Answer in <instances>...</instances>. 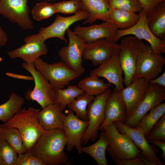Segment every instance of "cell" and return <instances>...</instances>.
Wrapping results in <instances>:
<instances>
[{
  "label": "cell",
  "instance_id": "8d00e7d4",
  "mask_svg": "<svg viewBox=\"0 0 165 165\" xmlns=\"http://www.w3.org/2000/svg\"><path fill=\"white\" fill-rule=\"evenodd\" d=\"M146 139L165 141V114L153 126Z\"/></svg>",
  "mask_w": 165,
  "mask_h": 165
},
{
  "label": "cell",
  "instance_id": "ba28073f",
  "mask_svg": "<svg viewBox=\"0 0 165 165\" xmlns=\"http://www.w3.org/2000/svg\"><path fill=\"white\" fill-rule=\"evenodd\" d=\"M165 64L161 54L153 53L150 45L144 44L138 57L135 78H143L148 82L157 77Z\"/></svg>",
  "mask_w": 165,
  "mask_h": 165
},
{
  "label": "cell",
  "instance_id": "d6986e66",
  "mask_svg": "<svg viewBox=\"0 0 165 165\" xmlns=\"http://www.w3.org/2000/svg\"><path fill=\"white\" fill-rule=\"evenodd\" d=\"M119 54L113 55L99 65L98 67L91 71L89 75L106 79L109 82L113 84L120 92L124 87L122 78L123 72L119 61Z\"/></svg>",
  "mask_w": 165,
  "mask_h": 165
},
{
  "label": "cell",
  "instance_id": "83f0119b",
  "mask_svg": "<svg viewBox=\"0 0 165 165\" xmlns=\"http://www.w3.org/2000/svg\"><path fill=\"white\" fill-rule=\"evenodd\" d=\"M24 101V98L12 93L9 99L0 105V120L3 123L9 121L22 109Z\"/></svg>",
  "mask_w": 165,
  "mask_h": 165
},
{
  "label": "cell",
  "instance_id": "277c9868",
  "mask_svg": "<svg viewBox=\"0 0 165 165\" xmlns=\"http://www.w3.org/2000/svg\"><path fill=\"white\" fill-rule=\"evenodd\" d=\"M144 44L141 40L135 37L121 39L119 57L124 75L123 82L126 87L135 79L138 57Z\"/></svg>",
  "mask_w": 165,
  "mask_h": 165
},
{
  "label": "cell",
  "instance_id": "f546056e",
  "mask_svg": "<svg viewBox=\"0 0 165 165\" xmlns=\"http://www.w3.org/2000/svg\"><path fill=\"white\" fill-rule=\"evenodd\" d=\"M56 104L60 106L62 112L67 105L84 92L76 85H69L66 89H55Z\"/></svg>",
  "mask_w": 165,
  "mask_h": 165
},
{
  "label": "cell",
  "instance_id": "484cf974",
  "mask_svg": "<svg viewBox=\"0 0 165 165\" xmlns=\"http://www.w3.org/2000/svg\"><path fill=\"white\" fill-rule=\"evenodd\" d=\"M107 143L106 132L103 130L100 134L98 141L92 145L82 146L81 150L89 155L98 165H107L106 157V150Z\"/></svg>",
  "mask_w": 165,
  "mask_h": 165
},
{
  "label": "cell",
  "instance_id": "d4e9b609",
  "mask_svg": "<svg viewBox=\"0 0 165 165\" xmlns=\"http://www.w3.org/2000/svg\"><path fill=\"white\" fill-rule=\"evenodd\" d=\"M140 18L139 14L119 9L111 8L109 13V19L118 28L125 30L135 25Z\"/></svg>",
  "mask_w": 165,
  "mask_h": 165
},
{
  "label": "cell",
  "instance_id": "9c48e42d",
  "mask_svg": "<svg viewBox=\"0 0 165 165\" xmlns=\"http://www.w3.org/2000/svg\"><path fill=\"white\" fill-rule=\"evenodd\" d=\"M139 20L133 27L125 30L118 29L115 35L114 41L116 42L122 37L128 35H135L139 39H144L149 44L152 52L155 54L165 52V38L160 39L156 38L149 28L146 20V13L143 9L139 12Z\"/></svg>",
  "mask_w": 165,
  "mask_h": 165
},
{
  "label": "cell",
  "instance_id": "7402d4cb",
  "mask_svg": "<svg viewBox=\"0 0 165 165\" xmlns=\"http://www.w3.org/2000/svg\"><path fill=\"white\" fill-rule=\"evenodd\" d=\"M38 112L39 123L45 130L59 129L64 131L62 112L57 104L49 105Z\"/></svg>",
  "mask_w": 165,
  "mask_h": 165
},
{
  "label": "cell",
  "instance_id": "e575fe53",
  "mask_svg": "<svg viewBox=\"0 0 165 165\" xmlns=\"http://www.w3.org/2000/svg\"><path fill=\"white\" fill-rule=\"evenodd\" d=\"M53 4L56 13L69 14H75L80 10H85L82 0H64Z\"/></svg>",
  "mask_w": 165,
  "mask_h": 165
},
{
  "label": "cell",
  "instance_id": "7dc6e473",
  "mask_svg": "<svg viewBox=\"0 0 165 165\" xmlns=\"http://www.w3.org/2000/svg\"><path fill=\"white\" fill-rule=\"evenodd\" d=\"M163 0V1H165V0Z\"/></svg>",
  "mask_w": 165,
  "mask_h": 165
},
{
  "label": "cell",
  "instance_id": "4dcf8cb0",
  "mask_svg": "<svg viewBox=\"0 0 165 165\" xmlns=\"http://www.w3.org/2000/svg\"><path fill=\"white\" fill-rule=\"evenodd\" d=\"M95 98L94 96L85 93L77 97L72 102L68 104V108L75 112V115L84 121H88L86 107Z\"/></svg>",
  "mask_w": 165,
  "mask_h": 165
},
{
  "label": "cell",
  "instance_id": "9a60e30c",
  "mask_svg": "<svg viewBox=\"0 0 165 165\" xmlns=\"http://www.w3.org/2000/svg\"><path fill=\"white\" fill-rule=\"evenodd\" d=\"M165 100V87L149 84L145 96L133 114L123 123L134 127L141 117Z\"/></svg>",
  "mask_w": 165,
  "mask_h": 165
},
{
  "label": "cell",
  "instance_id": "603a6c76",
  "mask_svg": "<svg viewBox=\"0 0 165 165\" xmlns=\"http://www.w3.org/2000/svg\"><path fill=\"white\" fill-rule=\"evenodd\" d=\"M148 26L158 38H165V2L163 1L146 13Z\"/></svg>",
  "mask_w": 165,
  "mask_h": 165
},
{
  "label": "cell",
  "instance_id": "52a82bcc",
  "mask_svg": "<svg viewBox=\"0 0 165 165\" xmlns=\"http://www.w3.org/2000/svg\"><path fill=\"white\" fill-rule=\"evenodd\" d=\"M111 92L109 88L104 93L96 96L88 105L86 113L88 124L81 140L85 145L90 140L94 141L98 138L99 130L105 119V110L107 99Z\"/></svg>",
  "mask_w": 165,
  "mask_h": 165
},
{
  "label": "cell",
  "instance_id": "e0dca14e",
  "mask_svg": "<svg viewBox=\"0 0 165 165\" xmlns=\"http://www.w3.org/2000/svg\"><path fill=\"white\" fill-rule=\"evenodd\" d=\"M90 14L86 10H80L73 16L65 17L57 15L53 23L46 27L40 28L39 33L45 41L52 38H57L60 40L67 42L64 33L72 24L82 20H86Z\"/></svg>",
  "mask_w": 165,
  "mask_h": 165
},
{
  "label": "cell",
  "instance_id": "74e56055",
  "mask_svg": "<svg viewBox=\"0 0 165 165\" xmlns=\"http://www.w3.org/2000/svg\"><path fill=\"white\" fill-rule=\"evenodd\" d=\"M18 155L15 165H45L41 160L33 156L30 150Z\"/></svg>",
  "mask_w": 165,
  "mask_h": 165
},
{
  "label": "cell",
  "instance_id": "30bf717a",
  "mask_svg": "<svg viewBox=\"0 0 165 165\" xmlns=\"http://www.w3.org/2000/svg\"><path fill=\"white\" fill-rule=\"evenodd\" d=\"M69 38L68 46L62 47L58 55L62 61L76 72L79 76L85 71L82 64V54L86 42L68 28L67 30Z\"/></svg>",
  "mask_w": 165,
  "mask_h": 165
},
{
  "label": "cell",
  "instance_id": "8992f818",
  "mask_svg": "<svg viewBox=\"0 0 165 165\" xmlns=\"http://www.w3.org/2000/svg\"><path fill=\"white\" fill-rule=\"evenodd\" d=\"M35 68L48 79L55 89H64L79 76L62 61L49 64L40 57L33 63Z\"/></svg>",
  "mask_w": 165,
  "mask_h": 165
},
{
  "label": "cell",
  "instance_id": "ac0fdd59",
  "mask_svg": "<svg viewBox=\"0 0 165 165\" xmlns=\"http://www.w3.org/2000/svg\"><path fill=\"white\" fill-rule=\"evenodd\" d=\"M149 85L148 81L144 78H135L130 84L120 92L126 106L127 120L133 114L142 101Z\"/></svg>",
  "mask_w": 165,
  "mask_h": 165
},
{
  "label": "cell",
  "instance_id": "cb8c5ba5",
  "mask_svg": "<svg viewBox=\"0 0 165 165\" xmlns=\"http://www.w3.org/2000/svg\"><path fill=\"white\" fill-rule=\"evenodd\" d=\"M84 9L88 11L90 16L83 22L84 24H92L97 20L104 21L109 20V13L111 8L107 0H82Z\"/></svg>",
  "mask_w": 165,
  "mask_h": 165
},
{
  "label": "cell",
  "instance_id": "2e32d148",
  "mask_svg": "<svg viewBox=\"0 0 165 165\" xmlns=\"http://www.w3.org/2000/svg\"><path fill=\"white\" fill-rule=\"evenodd\" d=\"M118 130L126 134L131 138L136 146L140 150V154L155 165H163L157 156L158 149L152 145H150L143 134L136 127H129L120 121L114 122Z\"/></svg>",
  "mask_w": 165,
  "mask_h": 165
},
{
  "label": "cell",
  "instance_id": "4fadbf2b",
  "mask_svg": "<svg viewBox=\"0 0 165 165\" xmlns=\"http://www.w3.org/2000/svg\"><path fill=\"white\" fill-rule=\"evenodd\" d=\"M119 45L106 38L86 43L82 59L90 61L94 66L99 65L112 57L119 54Z\"/></svg>",
  "mask_w": 165,
  "mask_h": 165
},
{
  "label": "cell",
  "instance_id": "7c38bea8",
  "mask_svg": "<svg viewBox=\"0 0 165 165\" xmlns=\"http://www.w3.org/2000/svg\"><path fill=\"white\" fill-rule=\"evenodd\" d=\"M62 116L64 131L67 139L66 150L70 152L75 147L79 154H82L81 140L87 127L88 121L80 119L70 109L68 111L67 116L63 113Z\"/></svg>",
  "mask_w": 165,
  "mask_h": 165
},
{
  "label": "cell",
  "instance_id": "7a4b0ae2",
  "mask_svg": "<svg viewBox=\"0 0 165 165\" xmlns=\"http://www.w3.org/2000/svg\"><path fill=\"white\" fill-rule=\"evenodd\" d=\"M40 109L30 107L16 113L9 121L0 124V127L14 128L20 133L25 152L30 150L45 131L40 125L37 114Z\"/></svg>",
  "mask_w": 165,
  "mask_h": 165
},
{
  "label": "cell",
  "instance_id": "b9f144b4",
  "mask_svg": "<svg viewBox=\"0 0 165 165\" xmlns=\"http://www.w3.org/2000/svg\"><path fill=\"white\" fill-rule=\"evenodd\" d=\"M149 143L154 144L158 146L161 150V157L163 160L165 159V141H158L147 140Z\"/></svg>",
  "mask_w": 165,
  "mask_h": 165
},
{
  "label": "cell",
  "instance_id": "1f68e13d",
  "mask_svg": "<svg viewBox=\"0 0 165 165\" xmlns=\"http://www.w3.org/2000/svg\"><path fill=\"white\" fill-rule=\"evenodd\" d=\"M1 135L18 154L25 152L22 136L16 128L0 127Z\"/></svg>",
  "mask_w": 165,
  "mask_h": 165
},
{
  "label": "cell",
  "instance_id": "7bdbcfd3",
  "mask_svg": "<svg viewBox=\"0 0 165 165\" xmlns=\"http://www.w3.org/2000/svg\"><path fill=\"white\" fill-rule=\"evenodd\" d=\"M8 40V36L5 31L0 26V48L4 46Z\"/></svg>",
  "mask_w": 165,
  "mask_h": 165
},
{
  "label": "cell",
  "instance_id": "f35d334b",
  "mask_svg": "<svg viewBox=\"0 0 165 165\" xmlns=\"http://www.w3.org/2000/svg\"><path fill=\"white\" fill-rule=\"evenodd\" d=\"M114 162L116 165H143L139 155L136 158L121 160Z\"/></svg>",
  "mask_w": 165,
  "mask_h": 165
},
{
  "label": "cell",
  "instance_id": "8fae6325",
  "mask_svg": "<svg viewBox=\"0 0 165 165\" xmlns=\"http://www.w3.org/2000/svg\"><path fill=\"white\" fill-rule=\"evenodd\" d=\"M28 0H0V14L23 30L34 28L29 17Z\"/></svg>",
  "mask_w": 165,
  "mask_h": 165
},
{
  "label": "cell",
  "instance_id": "d6a6232c",
  "mask_svg": "<svg viewBox=\"0 0 165 165\" xmlns=\"http://www.w3.org/2000/svg\"><path fill=\"white\" fill-rule=\"evenodd\" d=\"M18 154L0 135V165H15Z\"/></svg>",
  "mask_w": 165,
  "mask_h": 165
},
{
  "label": "cell",
  "instance_id": "4316f807",
  "mask_svg": "<svg viewBox=\"0 0 165 165\" xmlns=\"http://www.w3.org/2000/svg\"><path fill=\"white\" fill-rule=\"evenodd\" d=\"M149 111L141 117L134 127L141 131L146 138L154 125L165 114V103L160 104Z\"/></svg>",
  "mask_w": 165,
  "mask_h": 165
},
{
  "label": "cell",
  "instance_id": "6da1fadb",
  "mask_svg": "<svg viewBox=\"0 0 165 165\" xmlns=\"http://www.w3.org/2000/svg\"><path fill=\"white\" fill-rule=\"evenodd\" d=\"M66 143L63 130H45L30 150L45 165L68 164L70 161L64 152Z\"/></svg>",
  "mask_w": 165,
  "mask_h": 165
},
{
  "label": "cell",
  "instance_id": "836d02e7",
  "mask_svg": "<svg viewBox=\"0 0 165 165\" xmlns=\"http://www.w3.org/2000/svg\"><path fill=\"white\" fill-rule=\"evenodd\" d=\"M55 13V9L53 4L46 2L36 4L31 10L33 18L37 21L47 19Z\"/></svg>",
  "mask_w": 165,
  "mask_h": 165
},
{
  "label": "cell",
  "instance_id": "5b68a950",
  "mask_svg": "<svg viewBox=\"0 0 165 165\" xmlns=\"http://www.w3.org/2000/svg\"><path fill=\"white\" fill-rule=\"evenodd\" d=\"M21 66L31 75L35 82L34 88L26 91V99L36 101L42 108L49 105L56 104L55 88L45 77L35 68L33 64L24 62Z\"/></svg>",
  "mask_w": 165,
  "mask_h": 165
},
{
  "label": "cell",
  "instance_id": "d590c367",
  "mask_svg": "<svg viewBox=\"0 0 165 165\" xmlns=\"http://www.w3.org/2000/svg\"><path fill=\"white\" fill-rule=\"evenodd\" d=\"M111 8L119 9L135 13L143 9L138 0H107Z\"/></svg>",
  "mask_w": 165,
  "mask_h": 165
},
{
  "label": "cell",
  "instance_id": "f6af8a7d",
  "mask_svg": "<svg viewBox=\"0 0 165 165\" xmlns=\"http://www.w3.org/2000/svg\"><path fill=\"white\" fill-rule=\"evenodd\" d=\"M139 156L141 159V160L143 164V165H155L154 164L143 157L140 154V153L139 154Z\"/></svg>",
  "mask_w": 165,
  "mask_h": 165
},
{
  "label": "cell",
  "instance_id": "44dd1931",
  "mask_svg": "<svg viewBox=\"0 0 165 165\" xmlns=\"http://www.w3.org/2000/svg\"><path fill=\"white\" fill-rule=\"evenodd\" d=\"M127 119L126 107L120 92L115 87L106 101L105 119L100 130H104L108 124L116 121L125 122Z\"/></svg>",
  "mask_w": 165,
  "mask_h": 165
},
{
  "label": "cell",
  "instance_id": "60d3db41",
  "mask_svg": "<svg viewBox=\"0 0 165 165\" xmlns=\"http://www.w3.org/2000/svg\"><path fill=\"white\" fill-rule=\"evenodd\" d=\"M149 84H156L165 87V72L159 77L148 81Z\"/></svg>",
  "mask_w": 165,
  "mask_h": 165
},
{
  "label": "cell",
  "instance_id": "3957f363",
  "mask_svg": "<svg viewBox=\"0 0 165 165\" xmlns=\"http://www.w3.org/2000/svg\"><path fill=\"white\" fill-rule=\"evenodd\" d=\"M107 143L106 150L114 161L136 158L140 150L127 134L120 133L114 123L106 126Z\"/></svg>",
  "mask_w": 165,
  "mask_h": 165
},
{
  "label": "cell",
  "instance_id": "ab89813d",
  "mask_svg": "<svg viewBox=\"0 0 165 165\" xmlns=\"http://www.w3.org/2000/svg\"><path fill=\"white\" fill-rule=\"evenodd\" d=\"M146 13L156 5L163 1L162 0H138Z\"/></svg>",
  "mask_w": 165,
  "mask_h": 165
},
{
  "label": "cell",
  "instance_id": "ee69618b",
  "mask_svg": "<svg viewBox=\"0 0 165 165\" xmlns=\"http://www.w3.org/2000/svg\"><path fill=\"white\" fill-rule=\"evenodd\" d=\"M6 75L8 76L17 79H23L28 80L33 79L32 76H28L24 75H20L10 73H6Z\"/></svg>",
  "mask_w": 165,
  "mask_h": 165
},
{
  "label": "cell",
  "instance_id": "ffe728a7",
  "mask_svg": "<svg viewBox=\"0 0 165 165\" xmlns=\"http://www.w3.org/2000/svg\"><path fill=\"white\" fill-rule=\"evenodd\" d=\"M118 29L116 25L109 20L100 24H94L88 27L77 25L73 32L86 42L102 38L114 41L115 35Z\"/></svg>",
  "mask_w": 165,
  "mask_h": 165
},
{
  "label": "cell",
  "instance_id": "5bb4252c",
  "mask_svg": "<svg viewBox=\"0 0 165 165\" xmlns=\"http://www.w3.org/2000/svg\"><path fill=\"white\" fill-rule=\"evenodd\" d=\"M45 41L38 33L28 36L24 39V44L8 51L7 54L11 59L19 58L27 64H33L38 58L47 53Z\"/></svg>",
  "mask_w": 165,
  "mask_h": 165
},
{
  "label": "cell",
  "instance_id": "f1b7e54d",
  "mask_svg": "<svg viewBox=\"0 0 165 165\" xmlns=\"http://www.w3.org/2000/svg\"><path fill=\"white\" fill-rule=\"evenodd\" d=\"M110 83H105L99 78L89 76L81 79L77 86L84 93L89 95L97 96L104 93L111 85Z\"/></svg>",
  "mask_w": 165,
  "mask_h": 165
},
{
  "label": "cell",
  "instance_id": "bcb514c9",
  "mask_svg": "<svg viewBox=\"0 0 165 165\" xmlns=\"http://www.w3.org/2000/svg\"></svg>",
  "mask_w": 165,
  "mask_h": 165
}]
</instances>
